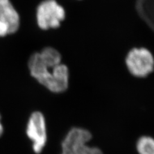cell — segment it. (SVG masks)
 Returning a JSON list of instances; mask_svg holds the SVG:
<instances>
[{"label":"cell","instance_id":"277c9868","mask_svg":"<svg viewBox=\"0 0 154 154\" xmlns=\"http://www.w3.org/2000/svg\"><path fill=\"white\" fill-rule=\"evenodd\" d=\"M37 25L42 30L59 27L66 17L64 8L55 0H45L37 8Z\"/></svg>","mask_w":154,"mask_h":154},{"label":"cell","instance_id":"30bf717a","mask_svg":"<svg viewBox=\"0 0 154 154\" xmlns=\"http://www.w3.org/2000/svg\"><path fill=\"white\" fill-rule=\"evenodd\" d=\"M3 131H4V128H3V124L2 123V116H1V115H0V137H1L3 135Z\"/></svg>","mask_w":154,"mask_h":154},{"label":"cell","instance_id":"ba28073f","mask_svg":"<svg viewBox=\"0 0 154 154\" xmlns=\"http://www.w3.org/2000/svg\"><path fill=\"white\" fill-rule=\"evenodd\" d=\"M136 150L139 154H154V141L150 136H143L138 139Z\"/></svg>","mask_w":154,"mask_h":154},{"label":"cell","instance_id":"9c48e42d","mask_svg":"<svg viewBox=\"0 0 154 154\" xmlns=\"http://www.w3.org/2000/svg\"><path fill=\"white\" fill-rule=\"evenodd\" d=\"M10 34L9 28L7 24L0 19V37H5Z\"/></svg>","mask_w":154,"mask_h":154},{"label":"cell","instance_id":"52a82bcc","mask_svg":"<svg viewBox=\"0 0 154 154\" xmlns=\"http://www.w3.org/2000/svg\"><path fill=\"white\" fill-rule=\"evenodd\" d=\"M38 54L42 62L48 66L55 67L62 63L60 54L54 48L46 47Z\"/></svg>","mask_w":154,"mask_h":154},{"label":"cell","instance_id":"7a4b0ae2","mask_svg":"<svg viewBox=\"0 0 154 154\" xmlns=\"http://www.w3.org/2000/svg\"><path fill=\"white\" fill-rule=\"evenodd\" d=\"M91 139L92 134L88 130L72 128L62 141L60 154H103L100 148L88 145Z\"/></svg>","mask_w":154,"mask_h":154},{"label":"cell","instance_id":"6da1fadb","mask_svg":"<svg viewBox=\"0 0 154 154\" xmlns=\"http://www.w3.org/2000/svg\"><path fill=\"white\" fill-rule=\"evenodd\" d=\"M28 69L33 78L51 93H62L68 88L69 69L64 64L55 67L48 66L42 62L37 52L30 57Z\"/></svg>","mask_w":154,"mask_h":154},{"label":"cell","instance_id":"8992f818","mask_svg":"<svg viewBox=\"0 0 154 154\" xmlns=\"http://www.w3.org/2000/svg\"><path fill=\"white\" fill-rule=\"evenodd\" d=\"M0 19L8 25L10 34L18 30L20 25V18L10 0H0Z\"/></svg>","mask_w":154,"mask_h":154},{"label":"cell","instance_id":"3957f363","mask_svg":"<svg viewBox=\"0 0 154 154\" xmlns=\"http://www.w3.org/2000/svg\"><path fill=\"white\" fill-rule=\"evenodd\" d=\"M125 64L132 75L137 78H145L153 71V57L145 48H134L128 51Z\"/></svg>","mask_w":154,"mask_h":154},{"label":"cell","instance_id":"5b68a950","mask_svg":"<svg viewBox=\"0 0 154 154\" xmlns=\"http://www.w3.org/2000/svg\"><path fill=\"white\" fill-rule=\"evenodd\" d=\"M26 133L32 141V148L35 153L39 154L47 142V129L45 116L39 111L32 113L26 125Z\"/></svg>","mask_w":154,"mask_h":154}]
</instances>
